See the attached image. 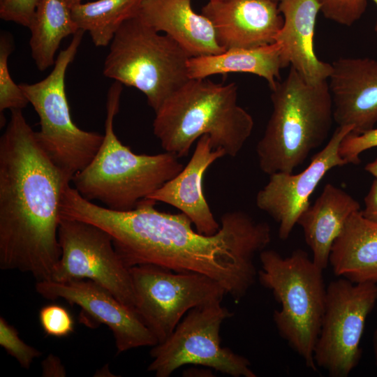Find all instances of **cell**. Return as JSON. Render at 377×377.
<instances>
[{"mask_svg": "<svg viewBox=\"0 0 377 377\" xmlns=\"http://www.w3.org/2000/svg\"><path fill=\"white\" fill-rule=\"evenodd\" d=\"M156 203L145 198L131 210L115 211L73 190L64 199L62 214L106 231L128 268L150 264L202 274L218 281L236 302L240 301L258 276L256 255L271 241L269 224L242 211H230L222 215L218 232L206 235L194 230L184 213L161 212Z\"/></svg>", "mask_w": 377, "mask_h": 377, "instance_id": "obj_1", "label": "cell"}, {"mask_svg": "<svg viewBox=\"0 0 377 377\" xmlns=\"http://www.w3.org/2000/svg\"><path fill=\"white\" fill-rule=\"evenodd\" d=\"M0 138V268L51 280L61 254L60 205L71 182L40 146L22 110Z\"/></svg>", "mask_w": 377, "mask_h": 377, "instance_id": "obj_2", "label": "cell"}, {"mask_svg": "<svg viewBox=\"0 0 377 377\" xmlns=\"http://www.w3.org/2000/svg\"><path fill=\"white\" fill-rule=\"evenodd\" d=\"M153 132L163 149L186 156L193 144L208 135L213 149L236 156L253 128L251 115L237 104V85L189 79L155 112Z\"/></svg>", "mask_w": 377, "mask_h": 377, "instance_id": "obj_3", "label": "cell"}, {"mask_svg": "<svg viewBox=\"0 0 377 377\" xmlns=\"http://www.w3.org/2000/svg\"><path fill=\"white\" fill-rule=\"evenodd\" d=\"M122 85L114 81L110 87L102 144L91 162L71 181L84 198L121 212L134 209L184 168L171 153L135 154L119 140L114 120L119 110Z\"/></svg>", "mask_w": 377, "mask_h": 377, "instance_id": "obj_4", "label": "cell"}, {"mask_svg": "<svg viewBox=\"0 0 377 377\" xmlns=\"http://www.w3.org/2000/svg\"><path fill=\"white\" fill-rule=\"evenodd\" d=\"M272 111L256 146L260 170L292 173L327 138L334 121L327 80L307 82L290 66L271 89Z\"/></svg>", "mask_w": 377, "mask_h": 377, "instance_id": "obj_5", "label": "cell"}, {"mask_svg": "<svg viewBox=\"0 0 377 377\" xmlns=\"http://www.w3.org/2000/svg\"><path fill=\"white\" fill-rule=\"evenodd\" d=\"M260 283L272 290L281 304L273 320L280 336L304 360L317 371L314 348L325 312L327 288L323 271L302 249L282 257L274 250L260 253Z\"/></svg>", "mask_w": 377, "mask_h": 377, "instance_id": "obj_6", "label": "cell"}, {"mask_svg": "<svg viewBox=\"0 0 377 377\" xmlns=\"http://www.w3.org/2000/svg\"><path fill=\"white\" fill-rule=\"evenodd\" d=\"M191 57L168 35H161L137 17L114 34L103 64L104 76L143 93L156 112L190 78Z\"/></svg>", "mask_w": 377, "mask_h": 377, "instance_id": "obj_7", "label": "cell"}, {"mask_svg": "<svg viewBox=\"0 0 377 377\" xmlns=\"http://www.w3.org/2000/svg\"><path fill=\"white\" fill-rule=\"evenodd\" d=\"M84 32L79 29L73 34L45 78L34 84H19L39 117L40 127L36 135L40 146L71 181L94 158L103 140V135L84 131L73 122L66 93V73Z\"/></svg>", "mask_w": 377, "mask_h": 377, "instance_id": "obj_8", "label": "cell"}, {"mask_svg": "<svg viewBox=\"0 0 377 377\" xmlns=\"http://www.w3.org/2000/svg\"><path fill=\"white\" fill-rule=\"evenodd\" d=\"M221 302L189 310L164 341L152 346L153 361L147 370L157 377H168L182 366L195 364L233 377H256L246 357L221 344V326L233 316Z\"/></svg>", "mask_w": 377, "mask_h": 377, "instance_id": "obj_9", "label": "cell"}, {"mask_svg": "<svg viewBox=\"0 0 377 377\" xmlns=\"http://www.w3.org/2000/svg\"><path fill=\"white\" fill-rule=\"evenodd\" d=\"M135 310L158 343L175 330L191 309L222 301L226 293L216 280L202 274L176 272L155 265L129 268Z\"/></svg>", "mask_w": 377, "mask_h": 377, "instance_id": "obj_10", "label": "cell"}, {"mask_svg": "<svg viewBox=\"0 0 377 377\" xmlns=\"http://www.w3.org/2000/svg\"><path fill=\"white\" fill-rule=\"evenodd\" d=\"M377 301V284L341 278L327 287L325 312L314 348L317 367L346 377L361 357L365 323Z\"/></svg>", "mask_w": 377, "mask_h": 377, "instance_id": "obj_11", "label": "cell"}, {"mask_svg": "<svg viewBox=\"0 0 377 377\" xmlns=\"http://www.w3.org/2000/svg\"><path fill=\"white\" fill-rule=\"evenodd\" d=\"M58 239L61 254L52 281H92L135 309L129 268L117 254L112 237L106 231L87 222L61 217Z\"/></svg>", "mask_w": 377, "mask_h": 377, "instance_id": "obj_12", "label": "cell"}, {"mask_svg": "<svg viewBox=\"0 0 377 377\" xmlns=\"http://www.w3.org/2000/svg\"><path fill=\"white\" fill-rule=\"evenodd\" d=\"M353 129L349 126H337L326 145L313 156L304 170L297 174H272L267 184L257 193V207L279 224L281 239L289 237L300 215L311 205L310 196L325 175L334 168L348 164L341 156L339 147Z\"/></svg>", "mask_w": 377, "mask_h": 377, "instance_id": "obj_13", "label": "cell"}, {"mask_svg": "<svg viewBox=\"0 0 377 377\" xmlns=\"http://www.w3.org/2000/svg\"><path fill=\"white\" fill-rule=\"evenodd\" d=\"M36 290L45 299H63L71 305H77L94 321L107 325L113 334L118 353L158 343L134 309L92 281H36Z\"/></svg>", "mask_w": 377, "mask_h": 377, "instance_id": "obj_14", "label": "cell"}, {"mask_svg": "<svg viewBox=\"0 0 377 377\" xmlns=\"http://www.w3.org/2000/svg\"><path fill=\"white\" fill-rule=\"evenodd\" d=\"M327 79L337 126L360 134L377 124V59L340 57L332 64Z\"/></svg>", "mask_w": 377, "mask_h": 377, "instance_id": "obj_15", "label": "cell"}, {"mask_svg": "<svg viewBox=\"0 0 377 377\" xmlns=\"http://www.w3.org/2000/svg\"><path fill=\"white\" fill-rule=\"evenodd\" d=\"M201 13L226 50L273 43L283 23L278 3L271 0H209Z\"/></svg>", "mask_w": 377, "mask_h": 377, "instance_id": "obj_16", "label": "cell"}, {"mask_svg": "<svg viewBox=\"0 0 377 377\" xmlns=\"http://www.w3.org/2000/svg\"><path fill=\"white\" fill-rule=\"evenodd\" d=\"M225 155L224 149H212L208 135L200 137L187 165L147 198L178 209L191 220L198 232L215 234L220 225L205 197L202 179L207 168Z\"/></svg>", "mask_w": 377, "mask_h": 377, "instance_id": "obj_17", "label": "cell"}, {"mask_svg": "<svg viewBox=\"0 0 377 377\" xmlns=\"http://www.w3.org/2000/svg\"><path fill=\"white\" fill-rule=\"evenodd\" d=\"M278 6L283 23L275 42L281 45L283 68L290 65L311 84L327 80L332 65L318 58L313 45L319 3L317 0H280Z\"/></svg>", "mask_w": 377, "mask_h": 377, "instance_id": "obj_18", "label": "cell"}, {"mask_svg": "<svg viewBox=\"0 0 377 377\" xmlns=\"http://www.w3.org/2000/svg\"><path fill=\"white\" fill-rule=\"evenodd\" d=\"M135 17L155 31L164 32L191 57L226 50L219 43L212 22L193 10L191 0H142Z\"/></svg>", "mask_w": 377, "mask_h": 377, "instance_id": "obj_19", "label": "cell"}, {"mask_svg": "<svg viewBox=\"0 0 377 377\" xmlns=\"http://www.w3.org/2000/svg\"><path fill=\"white\" fill-rule=\"evenodd\" d=\"M358 210L360 205L353 196L329 183L314 203L300 215L297 224L312 251V260L320 269L327 267L334 241L350 216Z\"/></svg>", "mask_w": 377, "mask_h": 377, "instance_id": "obj_20", "label": "cell"}, {"mask_svg": "<svg viewBox=\"0 0 377 377\" xmlns=\"http://www.w3.org/2000/svg\"><path fill=\"white\" fill-rule=\"evenodd\" d=\"M329 264L336 276L377 284V223L353 212L334 241Z\"/></svg>", "mask_w": 377, "mask_h": 377, "instance_id": "obj_21", "label": "cell"}, {"mask_svg": "<svg viewBox=\"0 0 377 377\" xmlns=\"http://www.w3.org/2000/svg\"><path fill=\"white\" fill-rule=\"evenodd\" d=\"M283 68L281 45L277 42L257 47L232 48L218 54L191 57L187 63L190 79L246 73L264 78L270 89L281 80L280 71Z\"/></svg>", "mask_w": 377, "mask_h": 377, "instance_id": "obj_22", "label": "cell"}, {"mask_svg": "<svg viewBox=\"0 0 377 377\" xmlns=\"http://www.w3.org/2000/svg\"><path fill=\"white\" fill-rule=\"evenodd\" d=\"M29 28L31 54L40 71L54 64L61 40L79 30L65 0H40Z\"/></svg>", "mask_w": 377, "mask_h": 377, "instance_id": "obj_23", "label": "cell"}, {"mask_svg": "<svg viewBox=\"0 0 377 377\" xmlns=\"http://www.w3.org/2000/svg\"><path fill=\"white\" fill-rule=\"evenodd\" d=\"M142 0H97L71 8L79 29L88 31L96 47L110 44L114 34L127 20L137 15Z\"/></svg>", "mask_w": 377, "mask_h": 377, "instance_id": "obj_24", "label": "cell"}, {"mask_svg": "<svg viewBox=\"0 0 377 377\" xmlns=\"http://www.w3.org/2000/svg\"><path fill=\"white\" fill-rule=\"evenodd\" d=\"M13 49L12 38L3 33L0 37V112L9 109L22 110L29 103L20 85L13 80L8 69V57Z\"/></svg>", "mask_w": 377, "mask_h": 377, "instance_id": "obj_25", "label": "cell"}, {"mask_svg": "<svg viewBox=\"0 0 377 377\" xmlns=\"http://www.w3.org/2000/svg\"><path fill=\"white\" fill-rule=\"evenodd\" d=\"M0 345L26 369L30 368L34 359L41 355L40 350L23 341L17 330L2 316L0 318Z\"/></svg>", "mask_w": 377, "mask_h": 377, "instance_id": "obj_26", "label": "cell"}, {"mask_svg": "<svg viewBox=\"0 0 377 377\" xmlns=\"http://www.w3.org/2000/svg\"><path fill=\"white\" fill-rule=\"evenodd\" d=\"M325 18L350 27L364 13L367 0H317Z\"/></svg>", "mask_w": 377, "mask_h": 377, "instance_id": "obj_27", "label": "cell"}, {"mask_svg": "<svg viewBox=\"0 0 377 377\" xmlns=\"http://www.w3.org/2000/svg\"><path fill=\"white\" fill-rule=\"evenodd\" d=\"M39 321L45 333L51 337H64L74 330V321L69 311L64 306L48 304L39 311Z\"/></svg>", "mask_w": 377, "mask_h": 377, "instance_id": "obj_28", "label": "cell"}, {"mask_svg": "<svg viewBox=\"0 0 377 377\" xmlns=\"http://www.w3.org/2000/svg\"><path fill=\"white\" fill-rule=\"evenodd\" d=\"M376 147L377 128H373L360 134H348L340 145L339 153L348 164L357 165L362 152Z\"/></svg>", "mask_w": 377, "mask_h": 377, "instance_id": "obj_29", "label": "cell"}, {"mask_svg": "<svg viewBox=\"0 0 377 377\" xmlns=\"http://www.w3.org/2000/svg\"><path fill=\"white\" fill-rule=\"evenodd\" d=\"M40 0H3L0 3V17L29 27Z\"/></svg>", "mask_w": 377, "mask_h": 377, "instance_id": "obj_30", "label": "cell"}, {"mask_svg": "<svg viewBox=\"0 0 377 377\" xmlns=\"http://www.w3.org/2000/svg\"><path fill=\"white\" fill-rule=\"evenodd\" d=\"M364 209L361 213L366 219L377 223V178L372 182L364 197Z\"/></svg>", "mask_w": 377, "mask_h": 377, "instance_id": "obj_31", "label": "cell"}, {"mask_svg": "<svg viewBox=\"0 0 377 377\" xmlns=\"http://www.w3.org/2000/svg\"><path fill=\"white\" fill-rule=\"evenodd\" d=\"M42 375L46 377L66 376V370L60 359L52 354H50L42 362Z\"/></svg>", "mask_w": 377, "mask_h": 377, "instance_id": "obj_32", "label": "cell"}, {"mask_svg": "<svg viewBox=\"0 0 377 377\" xmlns=\"http://www.w3.org/2000/svg\"><path fill=\"white\" fill-rule=\"evenodd\" d=\"M212 376V371L208 369H189L186 370L184 372V376Z\"/></svg>", "mask_w": 377, "mask_h": 377, "instance_id": "obj_33", "label": "cell"}, {"mask_svg": "<svg viewBox=\"0 0 377 377\" xmlns=\"http://www.w3.org/2000/svg\"><path fill=\"white\" fill-rule=\"evenodd\" d=\"M364 169L368 173L377 178V156L372 161L367 163Z\"/></svg>", "mask_w": 377, "mask_h": 377, "instance_id": "obj_34", "label": "cell"}, {"mask_svg": "<svg viewBox=\"0 0 377 377\" xmlns=\"http://www.w3.org/2000/svg\"><path fill=\"white\" fill-rule=\"evenodd\" d=\"M373 346L376 359V364L377 367V329L374 331L373 334Z\"/></svg>", "mask_w": 377, "mask_h": 377, "instance_id": "obj_35", "label": "cell"}, {"mask_svg": "<svg viewBox=\"0 0 377 377\" xmlns=\"http://www.w3.org/2000/svg\"><path fill=\"white\" fill-rule=\"evenodd\" d=\"M65 1L66 3L68 4V6L71 9V8L73 7L74 6L82 3V0H65Z\"/></svg>", "mask_w": 377, "mask_h": 377, "instance_id": "obj_36", "label": "cell"}, {"mask_svg": "<svg viewBox=\"0 0 377 377\" xmlns=\"http://www.w3.org/2000/svg\"><path fill=\"white\" fill-rule=\"evenodd\" d=\"M376 5H377V0H372ZM374 31L377 37V21L376 22L375 27H374Z\"/></svg>", "mask_w": 377, "mask_h": 377, "instance_id": "obj_37", "label": "cell"}, {"mask_svg": "<svg viewBox=\"0 0 377 377\" xmlns=\"http://www.w3.org/2000/svg\"><path fill=\"white\" fill-rule=\"evenodd\" d=\"M271 1L279 3L280 0H271Z\"/></svg>", "mask_w": 377, "mask_h": 377, "instance_id": "obj_38", "label": "cell"}, {"mask_svg": "<svg viewBox=\"0 0 377 377\" xmlns=\"http://www.w3.org/2000/svg\"><path fill=\"white\" fill-rule=\"evenodd\" d=\"M3 0H0V3L2 2Z\"/></svg>", "mask_w": 377, "mask_h": 377, "instance_id": "obj_39", "label": "cell"}]
</instances>
